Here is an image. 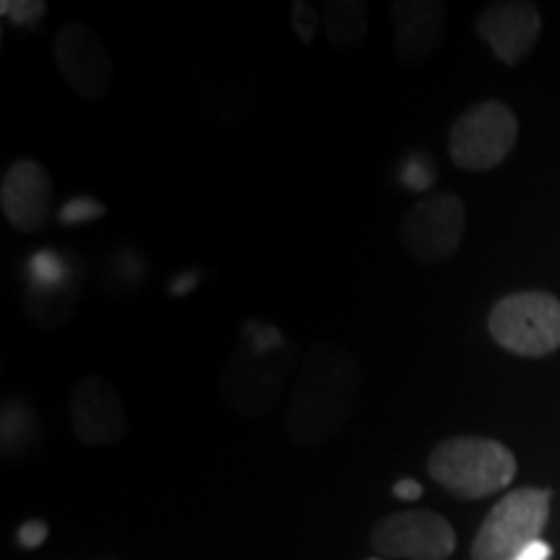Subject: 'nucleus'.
I'll return each instance as SVG.
<instances>
[{
	"label": "nucleus",
	"mask_w": 560,
	"mask_h": 560,
	"mask_svg": "<svg viewBox=\"0 0 560 560\" xmlns=\"http://www.w3.org/2000/svg\"><path fill=\"white\" fill-rule=\"evenodd\" d=\"M369 560H382V558H369Z\"/></svg>",
	"instance_id": "25"
},
{
	"label": "nucleus",
	"mask_w": 560,
	"mask_h": 560,
	"mask_svg": "<svg viewBox=\"0 0 560 560\" xmlns=\"http://www.w3.org/2000/svg\"><path fill=\"white\" fill-rule=\"evenodd\" d=\"M52 177L37 161L21 159L0 182V208L5 221L24 234H37L52 215Z\"/></svg>",
	"instance_id": "11"
},
{
	"label": "nucleus",
	"mask_w": 560,
	"mask_h": 560,
	"mask_svg": "<svg viewBox=\"0 0 560 560\" xmlns=\"http://www.w3.org/2000/svg\"><path fill=\"white\" fill-rule=\"evenodd\" d=\"M55 66L81 100L100 102L115 86V66L100 34L81 21L62 24L52 42Z\"/></svg>",
	"instance_id": "9"
},
{
	"label": "nucleus",
	"mask_w": 560,
	"mask_h": 560,
	"mask_svg": "<svg viewBox=\"0 0 560 560\" xmlns=\"http://www.w3.org/2000/svg\"><path fill=\"white\" fill-rule=\"evenodd\" d=\"M291 369L283 332L270 325L244 327L242 346L234 350L221 376V395L231 410L260 418L276 405Z\"/></svg>",
	"instance_id": "2"
},
{
	"label": "nucleus",
	"mask_w": 560,
	"mask_h": 560,
	"mask_svg": "<svg viewBox=\"0 0 560 560\" xmlns=\"http://www.w3.org/2000/svg\"><path fill=\"white\" fill-rule=\"evenodd\" d=\"M107 213V208L102 206V202H96L94 198H73L70 202H66L60 210V223H66V226H73V223H89V221H96L102 219V215Z\"/></svg>",
	"instance_id": "20"
},
{
	"label": "nucleus",
	"mask_w": 560,
	"mask_h": 560,
	"mask_svg": "<svg viewBox=\"0 0 560 560\" xmlns=\"http://www.w3.org/2000/svg\"><path fill=\"white\" fill-rule=\"evenodd\" d=\"M550 556H552L550 545L537 540V542H532L529 548H524L520 556H516V560H550Z\"/></svg>",
	"instance_id": "23"
},
{
	"label": "nucleus",
	"mask_w": 560,
	"mask_h": 560,
	"mask_svg": "<svg viewBox=\"0 0 560 560\" xmlns=\"http://www.w3.org/2000/svg\"><path fill=\"white\" fill-rule=\"evenodd\" d=\"M47 535H50V529H47V524L39 522V520L24 522V524H21V527H19V532H16L19 545H21V548H26V550L39 548V545L47 540Z\"/></svg>",
	"instance_id": "21"
},
{
	"label": "nucleus",
	"mask_w": 560,
	"mask_h": 560,
	"mask_svg": "<svg viewBox=\"0 0 560 560\" xmlns=\"http://www.w3.org/2000/svg\"><path fill=\"white\" fill-rule=\"evenodd\" d=\"M322 26L335 50H350L366 37L369 5L361 0H330L322 5Z\"/></svg>",
	"instance_id": "14"
},
{
	"label": "nucleus",
	"mask_w": 560,
	"mask_h": 560,
	"mask_svg": "<svg viewBox=\"0 0 560 560\" xmlns=\"http://www.w3.org/2000/svg\"><path fill=\"white\" fill-rule=\"evenodd\" d=\"M70 425L86 446H112L128 433V410L117 384L86 376L70 392Z\"/></svg>",
	"instance_id": "10"
},
{
	"label": "nucleus",
	"mask_w": 560,
	"mask_h": 560,
	"mask_svg": "<svg viewBox=\"0 0 560 560\" xmlns=\"http://www.w3.org/2000/svg\"><path fill=\"white\" fill-rule=\"evenodd\" d=\"M552 493L542 488H520L490 509L472 540V560H516L540 540L550 520Z\"/></svg>",
	"instance_id": "4"
},
{
	"label": "nucleus",
	"mask_w": 560,
	"mask_h": 560,
	"mask_svg": "<svg viewBox=\"0 0 560 560\" xmlns=\"http://www.w3.org/2000/svg\"><path fill=\"white\" fill-rule=\"evenodd\" d=\"M400 179H402L405 187H410V190L425 192L433 185V182H436V170H433L429 156H420V153H416V156H410L402 164Z\"/></svg>",
	"instance_id": "18"
},
{
	"label": "nucleus",
	"mask_w": 560,
	"mask_h": 560,
	"mask_svg": "<svg viewBox=\"0 0 560 560\" xmlns=\"http://www.w3.org/2000/svg\"><path fill=\"white\" fill-rule=\"evenodd\" d=\"M361 366L338 342H314L299 366L293 384L285 431L301 450L327 444L346 429L359 408Z\"/></svg>",
	"instance_id": "1"
},
{
	"label": "nucleus",
	"mask_w": 560,
	"mask_h": 560,
	"mask_svg": "<svg viewBox=\"0 0 560 560\" xmlns=\"http://www.w3.org/2000/svg\"><path fill=\"white\" fill-rule=\"evenodd\" d=\"M291 24L301 45H312L317 32L322 30V11L314 9L312 3H306V0H296L291 5Z\"/></svg>",
	"instance_id": "17"
},
{
	"label": "nucleus",
	"mask_w": 560,
	"mask_h": 560,
	"mask_svg": "<svg viewBox=\"0 0 560 560\" xmlns=\"http://www.w3.org/2000/svg\"><path fill=\"white\" fill-rule=\"evenodd\" d=\"M371 548L397 560H446L457 550V535L436 511H397L376 522Z\"/></svg>",
	"instance_id": "8"
},
{
	"label": "nucleus",
	"mask_w": 560,
	"mask_h": 560,
	"mask_svg": "<svg viewBox=\"0 0 560 560\" xmlns=\"http://www.w3.org/2000/svg\"><path fill=\"white\" fill-rule=\"evenodd\" d=\"M488 330L509 353L542 359L560 348V301L545 291L511 293L493 306Z\"/></svg>",
	"instance_id": "5"
},
{
	"label": "nucleus",
	"mask_w": 560,
	"mask_h": 560,
	"mask_svg": "<svg viewBox=\"0 0 560 560\" xmlns=\"http://www.w3.org/2000/svg\"><path fill=\"white\" fill-rule=\"evenodd\" d=\"M37 412L30 402L11 397L0 412V446L5 459H16L26 454L37 441Z\"/></svg>",
	"instance_id": "15"
},
{
	"label": "nucleus",
	"mask_w": 560,
	"mask_h": 560,
	"mask_svg": "<svg viewBox=\"0 0 560 560\" xmlns=\"http://www.w3.org/2000/svg\"><path fill=\"white\" fill-rule=\"evenodd\" d=\"M429 475L446 493L478 501L511 486L516 475V457L501 441L454 436L439 441L431 450Z\"/></svg>",
	"instance_id": "3"
},
{
	"label": "nucleus",
	"mask_w": 560,
	"mask_h": 560,
	"mask_svg": "<svg viewBox=\"0 0 560 560\" xmlns=\"http://www.w3.org/2000/svg\"><path fill=\"white\" fill-rule=\"evenodd\" d=\"M520 138L516 115L503 102L465 109L450 130V156L465 172H490L503 164Z\"/></svg>",
	"instance_id": "6"
},
{
	"label": "nucleus",
	"mask_w": 560,
	"mask_h": 560,
	"mask_svg": "<svg viewBox=\"0 0 560 560\" xmlns=\"http://www.w3.org/2000/svg\"><path fill=\"white\" fill-rule=\"evenodd\" d=\"M0 13L16 26H32L47 13V3L42 0H3L0 3Z\"/></svg>",
	"instance_id": "19"
},
{
	"label": "nucleus",
	"mask_w": 560,
	"mask_h": 560,
	"mask_svg": "<svg viewBox=\"0 0 560 560\" xmlns=\"http://www.w3.org/2000/svg\"><path fill=\"white\" fill-rule=\"evenodd\" d=\"M30 278H32V289L58 291L68 280L66 262H62L60 257L50 249L37 252V255L30 260Z\"/></svg>",
	"instance_id": "16"
},
{
	"label": "nucleus",
	"mask_w": 560,
	"mask_h": 560,
	"mask_svg": "<svg viewBox=\"0 0 560 560\" xmlns=\"http://www.w3.org/2000/svg\"><path fill=\"white\" fill-rule=\"evenodd\" d=\"M392 493H395V499L400 501H418L420 495H423V486L412 478H402L392 486Z\"/></svg>",
	"instance_id": "22"
},
{
	"label": "nucleus",
	"mask_w": 560,
	"mask_h": 560,
	"mask_svg": "<svg viewBox=\"0 0 560 560\" xmlns=\"http://www.w3.org/2000/svg\"><path fill=\"white\" fill-rule=\"evenodd\" d=\"M467 226L465 200L454 192L420 198L402 219V244L418 262L450 260Z\"/></svg>",
	"instance_id": "7"
},
{
	"label": "nucleus",
	"mask_w": 560,
	"mask_h": 560,
	"mask_svg": "<svg viewBox=\"0 0 560 560\" xmlns=\"http://www.w3.org/2000/svg\"><path fill=\"white\" fill-rule=\"evenodd\" d=\"M540 32V11H537L535 3H524V0H506V3L488 5L478 19L480 39L506 66H520L532 52Z\"/></svg>",
	"instance_id": "12"
},
{
	"label": "nucleus",
	"mask_w": 560,
	"mask_h": 560,
	"mask_svg": "<svg viewBox=\"0 0 560 560\" xmlns=\"http://www.w3.org/2000/svg\"><path fill=\"white\" fill-rule=\"evenodd\" d=\"M397 58L423 66L436 55L446 32V5L436 0H395L389 5Z\"/></svg>",
	"instance_id": "13"
},
{
	"label": "nucleus",
	"mask_w": 560,
	"mask_h": 560,
	"mask_svg": "<svg viewBox=\"0 0 560 560\" xmlns=\"http://www.w3.org/2000/svg\"><path fill=\"white\" fill-rule=\"evenodd\" d=\"M179 280H182V283H174L172 285V293H177V296H179V293H185V289H190V285H195V276H182Z\"/></svg>",
	"instance_id": "24"
}]
</instances>
